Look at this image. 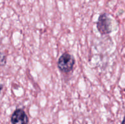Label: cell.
Returning a JSON list of instances; mask_svg holds the SVG:
<instances>
[{
  "label": "cell",
  "mask_w": 125,
  "mask_h": 124,
  "mask_svg": "<svg viewBox=\"0 0 125 124\" xmlns=\"http://www.w3.org/2000/svg\"><path fill=\"white\" fill-rule=\"evenodd\" d=\"M11 122L12 124H28L29 119L23 109H17L11 116Z\"/></svg>",
  "instance_id": "obj_3"
},
{
  "label": "cell",
  "mask_w": 125,
  "mask_h": 124,
  "mask_svg": "<svg viewBox=\"0 0 125 124\" xmlns=\"http://www.w3.org/2000/svg\"><path fill=\"white\" fill-rule=\"evenodd\" d=\"M75 63V59L72 55L63 53L57 61V66L60 71L63 72H69L73 69Z\"/></svg>",
  "instance_id": "obj_1"
},
{
  "label": "cell",
  "mask_w": 125,
  "mask_h": 124,
  "mask_svg": "<svg viewBox=\"0 0 125 124\" xmlns=\"http://www.w3.org/2000/svg\"><path fill=\"white\" fill-rule=\"evenodd\" d=\"M96 27L98 31L102 35L109 34L112 32L111 19L106 13L100 15L96 23Z\"/></svg>",
  "instance_id": "obj_2"
},
{
  "label": "cell",
  "mask_w": 125,
  "mask_h": 124,
  "mask_svg": "<svg viewBox=\"0 0 125 124\" xmlns=\"http://www.w3.org/2000/svg\"><path fill=\"white\" fill-rule=\"evenodd\" d=\"M122 124H125V115L124 118H123V121H122Z\"/></svg>",
  "instance_id": "obj_6"
},
{
  "label": "cell",
  "mask_w": 125,
  "mask_h": 124,
  "mask_svg": "<svg viewBox=\"0 0 125 124\" xmlns=\"http://www.w3.org/2000/svg\"><path fill=\"white\" fill-rule=\"evenodd\" d=\"M2 88H3V85H1V84H0V92H1V90L2 89Z\"/></svg>",
  "instance_id": "obj_5"
},
{
  "label": "cell",
  "mask_w": 125,
  "mask_h": 124,
  "mask_svg": "<svg viewBox=\"0 0 125 124\" xmlns=\"http://www.w3.org/2000/svg\"><path fill=\"white\" fill-rule=\"evenodd\" d=\"M6 64V56L0 52V66H4Z\"/></svg>",
  "instance_id": "obj_4"
}]
</instances>
